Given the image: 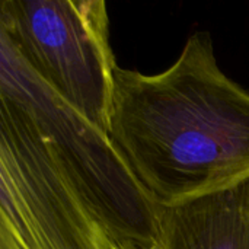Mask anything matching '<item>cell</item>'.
<instances>
[{
	"label": "cell",
	"instance_id": "5b68a950",
	"mask_svg": "<svg viewBox=\"0 0 249 249\" xmlns=\"http://www.w3.org/2000/svg\"><path fill=\"white\" fill-rule=\"evenodd\" d=\"M158 249H249V177L222 190L160 206Z\"/></svg>",
	"mask_w": 249,
	"mask_h": 249
},
{
	"label": "cell",
	"instance_id": "7a4b0ae2",
	"mask_svg": "<svg viewBox=\"0 0 249 249\" xmlns=\"http://www.w3.org/2000/svg\"><path fill=\"white\" fill-rule=\"evenodd\" d=\"M0 90L22 107L112 249H158L160 206L109 134L44 83L1 35Z\"/></svg>",
	"mask_w": 249,
	"mask_h": 249
},
{
	"label": "cell",
	"instance_id": "277c9868",
	"mask_svg": "<svg viewBox=\"0 0 249 249\" xmlns=\"http://www.w3.org/2000/svg\"><path fill=\"white\" fill-rule=\"evenodd\" d=\"M0 232L19 249H112L22 107L0 90Z\"/></svg>",
	"mask_w": 249,
	"mask_h": 249
},
{
	"label": "cell",
	"instance_id": "6da1fadb",
	"mask_svg": "<svg viewBox=\"0 0 249 249\" xmlns=\"http://www.w3.org/2000/svg\"><path fill=\"white\" fill-rule=\"evenodd\" d=\"M109 137L159 206L213 193L249 177V92L197 32L159 74L117 67Z\"/></svg>",
	"mask_w": 249,
	"mask_h": 249
},
{
	"label": "cell",
	"instance_id": "3957f363",
	"mask_svg": "<svg viewBox=\"0 0 249 249\" xmlns=\"http://www.w3.org/2000/svg\"><path fill=\"white\" fill-rule=\"evenodd\" d=\"M0 35L58 96L109 134L115 63L102 0H3Z\"/></svg>",
	"mask_w": 249,
	"mask_h": 249
},
{
	"label": "cell",
	"instance_id": "8992f818",
	"mask_svg": "<svg viewBox=\"0 0 249 249\" xmlns=\"http://www.w3.org/2000/svg\"><path fill=\"white\" fill-rule=\"evenodd\" d=\"M0 249H19V247L7 233L0 232Z\"/></svg>",
	"mask_w": 249,
	"mask_h": 249
}]
</instances>
